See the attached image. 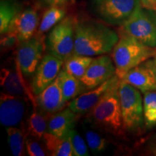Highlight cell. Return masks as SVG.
Here are the masks:
<instances>
[{
	"label": "cell",
	"mask_w": 156,
	"mask_h": 156,
	"mask_svg": "<svg viewBox=\"0 0 156 156\" xmlns=\"http://www.w3.org/2000/svg\"><path fill=\"white\" fill-rule=\"evenodd\" d=\"M17 0H1L0 2V34H7L15 17L23 10Z\"/></svg>",
	"instance_id": "cell-20"
},
{
	"label": "cell",
	"mask_w": 156,
	"mask_h": 156,
	"mask_svg": "<svg viewBox=\"0 0 156 156\" xmlns=\"http://www.w3.org/2000/svg\"><path fill=\"white\" fill-rule=\"evenodd\" d=\"M36 139L34 137L25 139V148L27 153L30 156H44L46 153Z\"/></svg>",
	"instance_id": "cell-28"
},
{
	"label": "cell",
	"mask_w": 156,
	"mask_h": 156,
	"mask_svg": "<svg viewBox=\"0 0 156 156\" xmlns=\"http://www.w3.org/2000/svg\"><path fill=\"white\" fill-rule=\"evenodd\" d=\"M119 30L146 46L156 48V13L154 10L140 7Z\"/></svg>",
	"instance_id": "cell-6"
},
{
	"label": "cell",
	"mask_w": 156,
	"mask_h": 156,
	"mask_svg": "<svg viewBox=\"0 0 156 156\" xmlns=\"http://www.w3.org/2000/svg\"><path fill=\"white\" fill-rule=\"evenodd\" d=\"M48 155L51 156L73 155V146L69 134L63 138L58 137L48 131L42 137Z\"/></svg>",
	"instance_id": "cell-18"
},
{
	"label": "cell",
	"mask_w": 156,
	"mask_h": 156,
	"mask_svg": "<svg viewBox=\"0 0 156 156\" xmlns=\"http://www.w3.org/2000/svg\"><path fill=\"white\" fill-rule=\"evenodd\" d=\"M122 80L143 93L156 90V70L153 59L150 58L132 68Z\"/></svg>",
	"instance_id": "cell-14"
},
{
	"label": "cell",
	"mask_w": 156,
	"mask_h": 156,
	"mask_svg": "<svg viewBox=\"0 0 156 156\" xmlns=\"http://www.w3.org/2000/svg\"><path fill=\"white\" fill-rule=\"evenodd\" d=\"M94 14L105 23L122 26L142 7L140 0H91Z\"/></svg>",
	"instance_id": "cell-5"
},
{
	"label": "cell",
	"mask_w": 156,
	"mask_h": 156,
	"mask_svg": "<svg viewBox=\"0 0 156 156\" xmlns=\"http://www.w3.org/2000/svg\"><path fill=\"white\" fill-rule=\"evenodd\" d=\"M153 62H154V66H155V70H156V56L153 58Z\"/></svg>",
	"instance_id": "cell-32"
},
{
	"label": "cell",
	"mask_w": 156,
	"mask_h": 156,
	"mask_svg": "<svg viewBox=\"0 0 156 156\" xmlns=\"http://www.w3.org/2000/svg\"><path fill=\"white\" fill-rule=\"evenodd\" d=\"M79 116L69 108L51 114L48 117L47 131L58 137L63 138L73 129Z\"/></svg>",
	"instance_id": "cell-16"
},
{
	"label": "cell",
	"mask_w": 156,
	"mask_h": 156,
	"mask_svg": "<svg viewBox=\"0 0 156 156\" xmlns=\"http://www.w3.org/2000/svg\"><path fill=\"white\" fill-rule=\"evenodd\" d=\"M119 35L103 23L93 20L77 21L75 25V49L79 55L95 56L110 53Z\"/></svg>",
	"instance_id": "cell-1"
},
{
	"label": "cell",
	"mask_w": 156,
	"mask_h": 156,
	"mask_svg": "<svg viewBox=\"0 0 156 156\" xmlns=\"http://www.w3.org/2000/svg\"><path fill=\"white\" fill-rule=\"evenodd\" d=\"M34 110L27 120V130L31 137L36 140L42 139L43 136L47 132V118L49 115L44 114L40 109H37L36 100L32 101Z\"/></svg>",
	"instance_id": "cell-19"
},
{
	"label": "cell",
	"mask_w": 156,
	"mask_h": 156,
	"mask_svg": "<svg viewBox=\"0 0 156 156\" xmlns=\"http://www.w3.org/2000/svg\"><path fill=\"white\" fill-rule=\"evenodd\" d=\"M120 80L118 76L115 75L99 86L85 91L78 95L68 104V107L78 115L88 114L109 90Z\"/></svg>",
	"instance_id": "cell-12"
},
{
	"label": "cell",
	"mask_w": 156,
	"mask_h": 156,
	"mask_svg": "<svg viewBox=\"0 0 156 156\" xmlns=\"http://www.w3.org/2000/svg\"><path fill=\"white\" fill-rule=\"evenodd\" d=\"M120 82L109 90L87 116L89 122L96 127L117 136L124 132L119 93Z\"/></svg>",
	"instance_id": "cell-2"
},
{
	"label": "cell",
	"mask_w": 156,
	"mask_h": 156,
	"mask_svg": "<svg viewBox=\"0 0 156 156\" xmlns=\"http://www.w3.org/2000/svg\"><path fill=\"white\" fill-rule=\"evenodd\" d=\"M69 134L73 146V156H88V150L83 138L74 129L69 132Z\"/></svg>",
	"instance_id": "cell-27"
},
{
	"label": "cell",
	"mask_w": 156,
	"mask_h": 156,
	"mask_svg": "<svg viewBox=\"0 0 156 156\" xmlns=\"http://www.w3.org/2000/svg\"><path fill=\"white\" fill-rule=\"evenodd\" d=\"M153 153L156 155V145L155 146V148H154V151H153Z\"/></svg>",
	"instance_id": "cell-33"
},
{
	"label": "cell",
	"mask_w": 156,
	"mask_h": 156,
	"mask_svg": "<svg viewBox=\"0 0 156 156\" xmlns=\"http://www.w3.org/2000/svg\"><path fill=\"white\" fill-rule=\"evenodd\" d=\"M66 11L62 6H52L44 13L37 34L44 36L65 17Z\"/></svg>",
	"instance_id": "cell-23"
},
{
	"label": "cell",
	"mask_w": 156,
	"mask_h": 156,
	"mask_svg": "<svg viewBox=\"0 0 156 156\" xmlns=\"http://www.w3.org/2000/svg\"><path fill=\"white\" fill-rule=\"evenodd\" d=\"M46 49V41L42 35L36 34L26 41L21 43L17 53L16 64L24 77L34 75Z\"/></svg>",
	"instance_id": "cell-8"
},
{
	"label": "cell",
	"mask_w": 156,
	"mask_h": 156,
	"mask_svg": "<svg viewBox=\"0 0 156 156\" xmlns=\"http://www.w3.org/2000/svg\"><path fill=\"white\" fill-rule=\"evenodd\" d=\"M35 100L38 108L46 114L51 115L62 111L67 101L64 96L58 77L36 95Z\"/></svg>",
	"instance_id": "cell-15"
},
{
	"label": "cell",
	"mask_w": 156,
	"mask_h": 156,
	"mask_svg": "<svg viewBox=\"0 0 156 156\" xmlns=\"http://www.w3.org/2000/svg\"><path fill=\"white\" fill-rule=\"evenodd\" d=\"M141 91L132 85L121 80L119 93L123 126L125 131L137 133L145 125L143 100Z\"/></svg>",
	"instance_id": "cell-4"
},
{
	"label": "cell",
	"mask_w": 156,
	"mask_h": 156,
	"mask_svg": "<svg viewBox=\"0 0 156 156\" xmlns=\"http://www.w3.org/2000/svg\"><path fill=\"white\" fill-rule=\"evenodd\" d=\"M115 75L116 67L114 61L110 56L104 54L93 60L80 81L85 90H88L99 86Z\"/></svg>",
	"instance_id": "cell-11"
},
{
	"label": "cell",
	"mask_w": 156,
	"mask_h": 156,
	"mask_svg": "<svg viewBox=\"0 0 156 156\" xmlns=\"http://www.w3.org/2000/svg\"><path fill=\"white\" fill-rule=\"evenodd\" d=\"M143 110L145 125L147 129L156 126V90L144 93Z\"/></svg>",
	"instance_id": "cell-24"
},
{
	"label": "cell",
	"mask_w": 156,
	"mask_h": 156,
	"mask_svg": "<svg viewBox=\"0 0 156 156\" xmlns=\"http://www.w3.org/2000/svg\"><path fill=\"white\" fill-rule=\"evenodd\" d=\"M63 65L64 61L49 53L42 58L34 74L30 84V90L35 96L55 80Z\"/></svg>",
	"instance_id": "cell-9"
},
{
	"label": "cell",
	"mask_w": 156,
	"mask_h": 156,
	"mask_svg": "<svg viewBox=\"0 0 156 156\" xmlns=\"http://www.w3.org/2000/svg\"><path fill=\"white\" fill-rule=\"evenodd\" d=\"M119 40L113 49L116 74L122 80L128 71L156 56V48L142 44L119 30Z\"/></svg>",
	"instance_id": "cell-3"
},
{
	"label": "cell",
	"mask_w": 156,
	"mask_h": 156,
	"mask_svg": "<svg viewBox=\"0 0 156 156\" xmlns=\"http://www.w3.org/2000/svg\"><path fill=\"white\" fill-rule=\"evenodd\" d=\"M28 108L26 97L2 93L0 96V122L5 127L17 126L24 119Z\"/></svg>",
	"instance_id": "cell-10"
},
{
	"label": "cell",
	"mask_w": 156,
	"mask_h": 156,
	"mask_svg": "<svg viewBox=\"0 0 156 156\" xmlns=\"http://www.w3.org/2000/svg\"><path fill=\"white\" fill-rule=\"evenodd\" d=\"M93 59L94 58L92 56L73 54L64 60L63 69L74 77L80 80Z\"/></svg>",
	"instance_id": "cell-22"
},
{
	"label": "cell",
	"mask_w": 156,
	"mask_h": 156,
	"mask_svg": "<svg viewBox=\"0 0 156 156\" xmlns=\"http://www.w3.org/2000/svg\"><path fill=\"white\" fill-rule=\"evenodd\" d=\"M75 23L72 17H64L51 29L46 39L47 53L64 62L74 53Z\"/></svg>",
	"instance_id": "cell-7"
},
{
	"label": "cell",
	"mask_w": 156,
	"mask_h": 156,
	"mask_svg": "<svg viewBox=\"0 0 156 156\" xmlns=\"http://www.w3.org/2000/svg\"><path fill=\"white\" fill-rule=\"evenodd\" d=\"M85 135L87 146L93 153L98 154L106 151L108 147V142L100 134L93 130L87 129Z\"/></svg>",
	"instance_id": "cell-26"
},
{
	"label": "cell",
	"mask_w": 156,
	"mask_h": 156,
	"mask_svg": "<svg viewBox=\"0 0 156 156\" xmlns=\"http://www.w3.org/2000/svg\"><path fill=\"white\" fill-rule=\"evenodd\" d=\"M142 6L146 9L156 10V0H140Z\"/></svg>",
	"instance_id": "cell-31"
},
{
	"label": "cell",
	"mask_w": 156,
	"mask_h": 156,
	"mask_svg": "<svg viewBox=\"0 0 156 156\" xmlns=\"http://www.w3.org/2000/svg\"><path fill=\"white\" fill-rule=\"evenodd\" d=\"M15 43H17L16 38L8 34H4L1 38V46L2 48H4V49L12 47L14 46Z\"/></svg>",
	"instance_id": "cell-29"
},
{
	"label": "cell",
	"mask_w": 156,
	"mask_h": 156,
	"mask_svg": "<svg viewBox=\"0 0 156 156\" xmlns=\"http://www.w3.org/2000/svg\"><path fill=\"white\" fill-rule=\"evenodd\" d=\"M45 5L50 6H62L63 7L69 2V0H41Z\"/></svg>",
	"instance_id": "cell-30"
},
{
	"label": "cell",
	"mask_w": 156,
	"mask_h": 156,
	"mask_svg": "<svg viewBox=\"0 0 156 156\" xmlns=\"http://www.w3.org/2000/svg\"><path fill=\"white\" fill-rule=\"evenodd\" d=\"M7 140L10 151L14 156L24 155L25 140L23 131L16 126L7 128Z\"/></svg>",
	"instance_id": "cell-25"
},
{
	"label": "cell",
	"mask_w": 156,
	"mask_h": 156,
	"mask_svg": "<svg viewBox=\"0 0 156 156\" xmlns=\"http://www.w3.org/2000/svg\"><path fill=\"white\" fill-rule=\"evenodd\" d=\"M38 25V10L34 7H29L23 9L15 17L9 25L7 34L15 37L17 43L21 44L36 35Z\"/></svg>",
	"instance_id": "cell-13"
},
{
	"label": "cell",
	"mask_w": 156,
	"mask_h": 156,
	"mask_svg": "<svg viewBox=\"0 0 156 156\" xmlns=\"http://www.w3.org/2000/svg\"><path fill=\"white\" fill-rule=\"evenodd\" d=\"M58 77L61 84L64 96L67 101L73 100L78 95L86 91L80 80L74 77L63 68L58 74Z\"/></svg>",
	"instance_id": "cell-21"
},
{
	"label": "cell",
	"mask_w": 156,
	"mask_h": 156,
	"mask_svg": "<svg viewBox=\"0 0 156 156\" xmlns=\"http://www.w3.org/2000/svg\"><path fill=\"white\" fill-rule=\"evenodd\" d=\"M17 71L5 69L1 70V85L5 93L15 96L31 98V94L26 88L24 80L22 77L23 73L17 64Z\"/></svg>",
	"instance_id": "cell-17"
}]
</instances>
